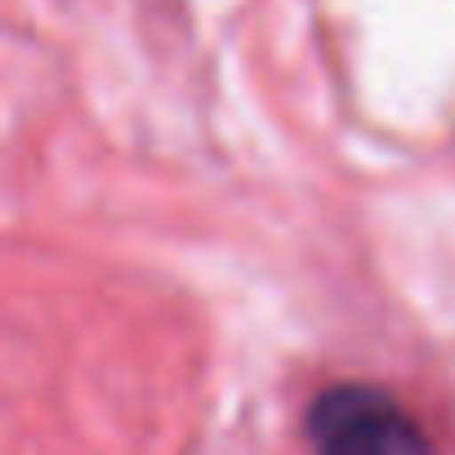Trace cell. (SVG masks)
I'll list each match as a JSON object with an SVG mask.
<instances>
[{
  "instance_id": "6da1fadb",
  "label": "cell",
  "mask_w": 455,
  "mask_h": 455,
  "mask_svg": "<svg viewBox=\"0 0 455 455\" xmlns=\"http://www.w3.org/2000/svg\"><path fill=\"white\" fill-rule=\"evenodd\" d=\"M304 437L322 451H424L428 433L375 384H331L304 411Z\"/></svg>"
}]
</instances>
